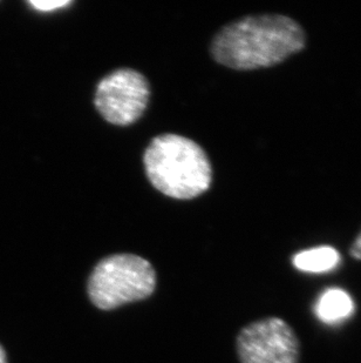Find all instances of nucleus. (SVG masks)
<instances>
[{
  "mask_svg": "<svg viewBox=\"0 0 361 363\" xmlns=\"http://www.w3.org/2000/svg\"><path fill=\"white\" fill-rule=\"evenodd\" d=\"M306 45L304 28L283 14H258L241 18L222 28L210 44L218 64L253 71L278 65Z\"/></svg>",
  "mask_w": 361,
  "mask_h": 363,
  "instance_id": "f257e3e1",
  "label": "nucleus"
},
{
  "mask_svg": "<svg viewBox=\"0 0 361 363\" xmlns=\"http://www.w3.org/2000/svg\"><path fill=\"white\" fill-rule=\"evenodd\" d=\"M144 166L154 189L171 199H195L212 185V167L205 150L178 134L154 138L144 151Z\"/></svg>",
  "mask_w": 361,
  "mask_h": 363,
  "instance_id": "f03ea898",
  "label": "nucleus"
},
{
  "mask_svg": "<svg viewBox=\"0 0 361 363\" xmlns=\"http://www.w3.org/2000/svg\"><path fill=\"white\" fill-rule=\"evenodd\" d=\"M156 271L144 257L135 254H112L93 268L87 294L96 308L112 311L153 295Z\"/></svg>",
  "mask_w": 361,
  "mask_h": 363,
  "instance_id": "7ed1b4c3",
  "label": "nucleus"
},
{
  "mask_svg": "<svg viewBox=\"0 0 361 363\" xmlns=\"http://www.w3.org/2000/svg\"><path fill=\"white\" fill-rule=\"evenodd\" d=\"M150 99L149 82L137 69H114L100 80L94 106L107 123L130 126L146 112Z\"/></svg>",
  "mask_w": 361,
  "mask_h": 363,
  "instance_id": "20e7f679",
  "label": "nucleus"
},
{
  "mask_svg": "<svg viewBox=\"0 0 361 363\" xmlns=\"http://www.w3.org/2000/svg\"><path fill=\"white\" fill-rule=\"evenodd\" d=\"M236 352L241 363H299L302 345L285 320L269 316L241 329Z\"/></svg>",
  "mask_w": 361,
  "mask_h": 363,
  "instance_id": "39448f33",
  "label": "nucleus"
},
{
  "mask_svg": "<svg viewBox=\"0 0 361 363\" xmlns=\"http://www.w3.org/2000/svg\"><path fill=\"white\" fill-rule=\"evenodd\" d=\"M340 261V254L333 247H316L312 250H303L292 257V264L300 272L305 273H325L337 267Z\"/></svg>",
  "mask_w": 361,
  "mask_h": 363,
  "instance_id": "423d86ee",
  "label": "nucleus"
},
{
  "mask_svg": "<svg viewBox=\"0 0 361 363\" xmlns=\"http://www.w3.org/2000/svg\"><path fill=\"white\" fill-rule=\"evenodd\" d=\"M353 307L351 296L346 291L328 289L319 298L317 314L324 323H334L351 315Z\"/></svg>",
  "mask_w": 361,
  "mask_h": 363,
  "instance_id": "0eeeda50",
  "label": "nucleus"
},
{
  "mask_svg": "<svg viewBox=\"0 0 361 363\" xmlns=\"http://www.w3.org/2000/svg\"><path fill=\"white\" fill-rule=\"evenodd\" d=\"M71 4H72L71 0H31V1H28V5H31L32 7H35V10L40 11V12H53V11L69 6Z\"/></svg>",
  "mask_w": 361,
  "mask_h": 363,
  "instance_id": "6e6552de",
  "label": "nucleus"
},
{
  "mask_svg": "<svg viewBox=\"0 0 361 363\" xmlns=\"http://www.w3.org/2000/svg\"><path fill=\"white\" fill-rule=\"evenodd\" d=\"M350 255L355 260L361 261V230L360 233L355 238V241L352 242L351 247H350Z\"/></svg>",
  "mask_w": 361,
  "mask_h": 363,
  "instance_id": "1a4fd4ad",
  "label": "nucleus"
},
{
  "mask_svg": "<svg viewBox=\"0 0 361 363\" xmlns=\"http://www.w3.org/2000/svg\"><path fill=\"white\" fill-rule=\"evenodd\" d=\"M0 363H8L7 362L6 353H5V350H4L1 345H0Z\"/></svg>",
  "mask_w": 361,
  "mask_h": 363,
  "instance_id": "9d476101",
  "label": "nucleus"
}]
</instances>
